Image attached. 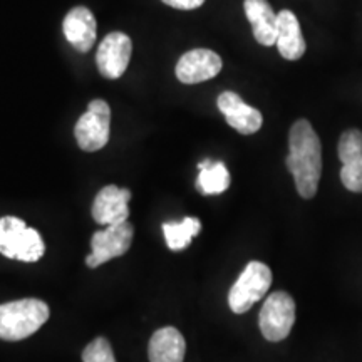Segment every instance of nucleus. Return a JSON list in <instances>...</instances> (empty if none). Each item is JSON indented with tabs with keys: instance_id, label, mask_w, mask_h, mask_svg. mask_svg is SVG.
Wrapping results in <instances>:
<instances>
[{
	"instance_id": "nucleus-13",
	"label": "nucleus",
	"mask_w": 362,
	"mask_h": 362,
	"mask_svg": "<svg viewBox=\"0 0 362 362\" xmlns=\"http://www.w3.org/2000/svg\"><path fill=\"white\" fill-rule=\"evenodd\" d=\"M62 30L69 44L79 52H89L96 42L98 24L88 7L71 8L62 22Z\"/></svg>"
},
{
	"instance_id": "nucleus-2",
	"label": "nucleus",
	"mask_w": 362,
	"mask_h": 362,
	"mask_svg": "<svg viewBox=\"0 0 362 362\" xmlns=\"http://www.w3.org/2000/svg\"><path fill=\"white\" fill-rule=\"evenodd\" d=\"M51 317V310L39 298H21L0 305V339L22 341L42 327Z\"/></svg>"
},
{
	"instance_id": "nucleus-8",
	"label": "nucleus",
	"mask_w": 362,
	"mask_h": 362,
	"mask_svg": "<svg viewBox=\"0 0 362 362\" xmlns=\"http://www.w3.org/2000/svg\"><path fill=\"white\" fill-rule=\"evenodd\" d=\"M133 44L123 33H111L101 40L96 54L99 74L106 79H119L128 69Z\"/></svg>"
},
{
	"instance_id": "nucleus-12",
	"label": "nucleus",
	"mask_w": 362,
	"mask_h": 362,
	"mask_svg": "<svg viewBox=\"0 0 362 362\" xmlns=\"http://www.w3.org/2000/svg\"><path fill=\"white\" fill-rule=\"evenodd\" d=\"M218 110L225 116L226 123L240 134H253L262 128L264 117L262 112L255 107L248 106L237 93L225 90L218 96Z\"/></svg>"
},
{
	"instance_id": "nucleus-16",
	"label": "nucleus",
	"mask_w": 362,
	"mask_h": 362,
	"mask_svg": "<svg viewBox=\"0 0 362 362\" xmlns=\"http://www.w3.org/2000/svg\"><path fill=\"white\" fill-rule=\"evenodd\" d=\"M187 342L178 329L163 327L151 336L148 346L149 362H183Z\"/></svg>"
},
{
	"instance_id": "nucleus-6",
	"label": "nucleus",
	"mask_w": 362,
	"mask_h": 362,
	"mask_svg": "<svg viewBox=\"0 0 362 362\" xmlns=\"http://www.w3.org/2000/svg\"><path fill=\"white\" fill-rule=\"evenodd\" d=\"M296 324V302L287 292H274L267 297L259 315L260 332L267 341L287 339Z\"/></svg>"
},
{
	"instance_id": "nucleus-1",
	"label": "nucleus",
	"mask_w": 362,
	"mask_h": 362,
	"mask_svg": "<svg viewBox=\"0 0 362 362\" xmlns=\"http://www.w3.org/2000/svg\"><path fill=\"white\" fill-rule=\"evenodd\" d=\"M285 165L296 180L298 194L305 200L314 198L322 175V146L307 119H298L292 124Z\"/></svg>"
},
{
	"instance_id": "nucleus-7",
	"label": "nucleus",
	"mask_w": 362,
	"mask_h": 362,
	"mask_svg": "<svg viewBox=\"0 0 362 362\" xmlns=\"http://www.w3.org/2000/svg\"><path fill=\"white\" fill-rule=\"evenodd\" d=\"M133 235L134 228L129 221L110 225L101 232H96L90 238V253L86 257V265L96 269L116 257L124 255L133 242Z\"/></svg>"
},
{
	"instance_id": "nucleus-9",
	"label": "nucleus",
	"mask_w": 362,
	"mask_h": 362,
	"mask_svg": "<svg viewBox=\"0 0 362 362\" xmlns=\"http://www.w3.org/2000/svg\"><path fill=\"white\" fill-rule=\"evenodd\" d=\"M223 67L220 56L210 49H193L180 57L176 78L183 84H200L214 79Z\"/></svg>"
},
{
	"instance_id": "nucleus-17",
	"label": "nucleus",
	"mask_w": 362,
	"mask_h": 362,
	"mask_svg": "<svg viewBox=\"0 0 362 362\" xmlns=\"http://www.w3.org/2000/svg\"><path fill=\"white\" fill-rule=\"evenodd\" d=\"M197 187L202 194H220L230 187V173L221 161L203 160L198 165Z\"/></svg>"
},
{
	"instance_id": "nucleus-3",
	"label": "nucleus",
	"mask_w": 362,
	"mask_h": 362,
	"mask_svg": "<svg viewBox=\"0 0 362 362\" xmlns=\"http://www.w3.org/2000/svg\"><path fill=\"white\" fill-rule=\"evenodd\" d=\"M45 243L35 228L17 216L0 218V253L7 259L33 264L42 259Z\"/></svg>"
},
{
	"instance_id": "nucleus-5",
	"label": "nucleus",
	"mask_w": 362,
	"mask_h": 362,
	"mask_svg": "<svg viewBox=\"0 0 362 362\" xmlns=\"http://www.w3.org/2000/svg\"><path fill=\"white\" fill-rule=\"evenodd\" d=\"M111 131V107L103 99L89 103L88 111L76 123L74 136L83 151L94 153L106 146Z\"/></svg>"
},
{
	"instance_id": "nucleus-14",
	"label": "nucleus",
	"mask_w": 362,
	"mask_h": 362,
	"mask_svg": "<svg viewBox=\"0 0 362 362\" xmlns=\"http://www.w3.org/2000/svg\"><path fill=\"white\" fill-rule=\"evenodd\" d=\"M277 49L287 61H298L305 54V40L300 24L292 11L277 13Z\"/></svg>"
},
{
	"instance_id": "nucleus-15",
	"label": "nucleus",
	"mask_w": 362,
	"mask_h": 362,
	"mask_svg": "<svg viewBox=\"0 0 362 362\" xmlns=\"http://www.w3.org/2000/svg\"><path fill=\"white\" fill-rule=\"evenodd\" d=\"M243 7L257 42L267 47L277 44V13L270 4L267 0H245Z\"/></svg>"
},
{
	"instance_id": "nucleus-11",
	"label": "nucleus",
	"mask_w": 362,
	"mask_h": 362,
	"mask_svg": "<svg viewBox=\"0 0 362 362\" xmlns=\"http://www.w3.org/2000/svg\"><path fill=\"white\" fill-rule=\"evenodd\" d=\"M131 192L116 185H107L96 194L93 203V218L96 223L110 226L128 221Z\"/></svg>"
},
{
	"instance_id": "nucleus-18",
	"label": "nucleus",
	"mask_w": 362,
	"mask_h": 362,
	"mask_svg": "<svg viewBox=\"0 0 362 362\" xmlns=\"http://www.w3.org/2000/svg\"><path fill=\"white\" fill-rule=\"evenodd\" d=\"M200 220L193 218V216H187V218L180 221H165L163 223V233H165L166 245L173 252L185 250L192 243V240L200 233Z\"/></svg>"
},
{
	"instance_id": "nucleus-4",
	"label": "nucleus",
	"mask_w": 362,
	"mask_h": 362,
	"mask_svg": "<svg viewBox=\"0 0 362 362\" xmlns=\"http://www.w3.org/2000/svg\"><path fill=\"white\" fill-rule=\"evenodd\" d=\"M272 285V270L262 262L253 260L240 274L230 288L228 305L235 314H245L257 302L262 300Z\"/></svg>"
},
{
	"instance_id": "nucleus-20",
	"label": "nucleus",
	"mask_w": 362,
	"mask_h": 362,
	"mask_svg": "<svg viewBox=\"0 0 362 362\" xmlns=\"http://www.w3.org/2000/svg\"><path fill=\"white\" fill-rule=\"evenodd\" d=\"M166 6L178 8V11H194V8L202 7L205 0H161Z\"/></svg>"
},
{
	"instance_id": "nucleus-19",
	"label": "nucleus",
	"mask_w": 362,
	"mask_h": 362,
	"mask_svg": "<svg viewBox=\"0 0 362 362\" xmlns=\"http://www.w3.org/2000/svg\"><path fill=\"white\" fill-rule=\"evenodd\" d=\"M83 362H116L115 352L107 339L98 337L89 342L83 351Z\"/></svg>"
},
{
	"instance_id": "nucleus-10",
	"label": "nucleus",
	"mask_w": 362,
	"mask_h": 362,
	"mask_svg": "<svg viewBox=\"0 0 362 362\" xmlns=\"http://www.w3.org/2000/svg\"><path fill=\"white\" fill-rule=\"evenodd\" d=\"M341 181L352 193H362V131L347 129L339 139Z\"/></svg>"
}]
</instances>
